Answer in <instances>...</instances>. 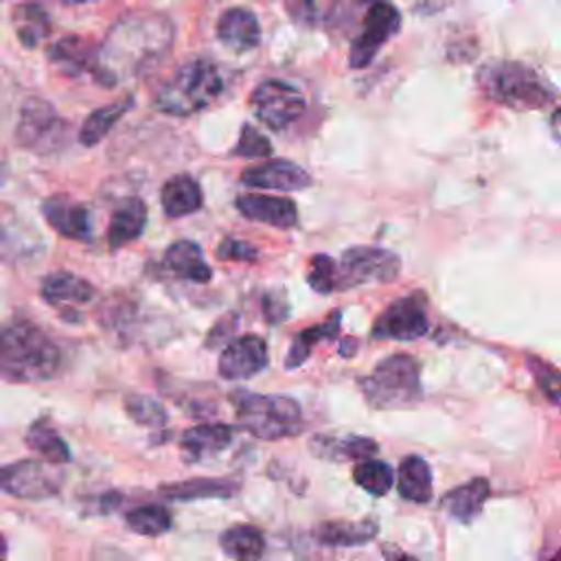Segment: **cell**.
<instances>
[{"mask_svg":"<svg viewBox=\"0 0 561 561\" xmlns=\"http://www.w3.org/2000/svg\"><path fill=\"white\" fill-rule=\"evenodd\" d=\"M401 24L399 11L390 2H377L368 9L364 31L353 39L348 50V66L364 68L373 61L379 46L390 39Z\"/></svg>","mask_w":561,"mask_h":561,"instance_id":"7c38bea8","label":"cell"},{"mask_svg":"<svg viewBox=\"0 0 561 561\" xmlns=\"http://www.w3.org/2000/svg\"><path fill=\"white\" fill-rule=\"evenodd\" d=\"M340 331V311H333L322 324H316V327H309L305 331H300L291 346H289V353L285 357V366L291 370V368H298L307 362V357L311 355V348L313 344L322 342V340H331L335 337Z\"/></svg>","mask_w":561,"mask_h":561,"instance_id":"4dcf8cb0","label":"cell"},{"mask_svg":"<svg viewBox=\"0 0 561 561\" xmlns=\"http://www.w3.org/2000/svg\"><path fill=\"white\" fill-rule=\"evenodd\" d=\"M379 533V526L375 519H362V522H324L313 530V537L320 546L329 548H353L364 546L370 539H375Z\"/></svg>","mask_w":561,"mask_h":561,"instance_id":"603a6c76","label":"cell"},{"mask_svg":"<svg viewBox=\"0 0 561 561\" xmlns=\"http://www.w3.org/2000/svg\"><path fill=\"white\" fill-rule=\"evenodd\" d=\"M355 346H357V340H344V344H342V351H340V353H342L344 357H348V355H353V353H355V351H353Z\"/></svg>","mask_w":561,"mask_h":561,"instance_id":"ee69618b","label":"cell"},{"mask_svg":"<svg viewBox=\"0 0 561 561\" xmlns=\"http://www.w3.org/2000/svg\"><path fill=\"white\" fill-rule=\"evenodd\" d=\"M217 256L224 259V261H245V263H252V261H256L259 252H256V248L252 243L239 241L234 237H228V239H224L219 243Z\"/></svg>","mask_w":561,"mask_h":561,"instance_id":"60d3db41","label":"cell"},{"mask_svg":"<svg viewBox=\"0 0 561 561\" xmlns=\"http://www.w3.org/2000/svg\"><path fill=\"white\" fill-rule=\"evenodd\" d=\"M557 557H559V559H561V550H559V552H557Z\"/></svg>","mask_w":561,"mask_h":561,"instance_id":"bcb514c9","label":"cell"},{"mask_svg":"<svg viewBox=\"0 0 561 561\" xmlns=\"http://www.w3.org/2000/svg\"><path fill=\"white\" fill-rule=\"evenodd\" d=\"M64 484V471L55 469L48 460H18L0 471V486L7 495L22 500H39L59 493Z\"/></svg>","mask_w":561,"mask_h":561,"instance_id":"9c48e42d","label":"cell"},{"mask_svg":"<svg viewBox=\"0 0 561 561\" xmlns=\"http://www.w3.org/2000/svg\"><path fill=\"white\" fill-rule=\"evenodd\" d=\"M217 37L230 50L243 53V50H250V48H254L259 44L261 26H259L256 15L250 9L234 7V9H228L219 18V22H217Z\"/></svg>","mask_w":561,"mask_h":561,"instance_id":"ffe728a7","label":"cell"},{"mask_svg":"<svg viewBox=\"0 0 561 561\" xmlns=\"http://www.w3.org/2000/svg\"><path fill=\"white\" fill-rule=\"evenodd\" d=\"M353 480L370 495H386L394 482L392 467L377 458H364L353 469Z\"/></svg>","mask_w":561,"mask_h":561,"instance_id":"836d02e7","label":"cell"},{"mask_svg":"<svg viewBox=\"0 0 561 561\" xmlns=\"http://www.w3.org/2000/svg\"><path fill=\"white\" fill-rule=\"evenodd\" d=\"M528 364H530V370L537 379V386L546 394V399L561 408V373L557 368L539 362V359H533V357L528 359Z\"/></svg>","mask_w":561,"mask_h":561,"instance_id":"ab89813d","label":"cell"},{"mask_svg":"<svg viewBox=\"0 0 561 561\" xmlns=\"http://www.w3.org/2000/svg\"><path fill=\"white\" fill-rule=\"evenodd\" d=\"M550 129H552V136L554 140L561 145V107H557L552 112V118H550Z\"/></svg>","mask_w":561,"mask_h":561,"instance_id":"7bdbcfd3","label":"cell"},{"mask_svg":"<svg viewBox=\"0 0 561 561\" xmlns=\"http://www.w3.org/2000/svg\"><path fill=\"white\" fill-rule=\"evenodd\" d=\"M267 346L259 335H241L228 342L219 355V375L230 381H241L259 375L267 366Z\"/></svg>","mask_w":561,"mask_h":561,"instance_id":"4fadbf2b","label":"cell"},{"mask_svg":"<svg viewBox=\"0 0 561 561\" xmlns=\"http://www.w3.org/2000/svg\"><path fill=\"white\" fill-rule=\"evenodd\" d=\"M202 202L204 199H202L199 184L186 173L169 178L160 191V204L164 215L169 217L191 215L202 208Z\"/></svg>","mask_w":561,"mask_h":561,"instance_id":"cb8c5ba5","label":"cell"},{"mask_svg":"<svg viewBox=\"0 0 561 561\" xmlns=\"http://www.w3.org/2000/svg\"><path fill=\"white\" fill-rule=\"evenodd\" d=\"M397 491L403 500L425 504L432 497V469L421 456H405L397 473Z\"/></svg>","mask_w":561,"mask_h":561,"instance_id":"d4e9b609","label":"cell"},{"mask_svg":"<svg viewBox=\"0 0 561 561\" xmlns=\"http://www.w3.org/2000/svg\"><path fill=\"white\" fill-rule=\"evenodd\" d=\"M147 224V206L140 197H125L110 217L107 243L112 250H118L136 241Z\"/></svg>","mask_w":561,"mask_h":561,"instance_id":"7402d4cb","label":"cell"},{"mask_svg":"<svg viewBox=\"0 0 561 561\" xmlns=\"http://www.w3.org/2000/svg\"><path fill=\"white\" fill-rule=\"evenodd\" d=\"M241 182L252 188L267 191H300L311 184V175L296 162L272 158L254 164L241 173Z\"/></svg>","mask_w":561,"mask_h":561,"instance_id":"9a60e30c","label":"cell"},{"mask_svg":"<svg viewBox=\"0 0 561 561\" xmlns=\"http://www.w3.org/2000/svg\"><path fill=\"white\" fill-rule=\"evenodd\" d=\"M237 484L230 480H210V478H193L175 484L162 486V495L171 500H199V497H230L234 495Z\"/></svg>","mask_w":561,"mask_h":561,"instance_id":"1f68e13d","label":"cell"},{"mask_svg":"<svg viewBox=\"0 0 561 561\" xmlns=\"http://www.w3.org/2000/svg\"><path fill=\"white\" fill-rule=\"evenodd\" d=\"M68 140V123L55 112V107L39 99L28 96L20 105L15 123V142L37 156H50L64 149Z\"/></svg>","mask_w":561,"mask_h":561,"instance_id":"52a82bcc","label":"cell"},{"mask_svg":"<svg viewBox=\"0 0 561 561\" xmlns=\"http://www.w3.org/2000/svg\"><path fill=\"white\" fill-rule=\"evenodd\" d=\"M399 270L401 259L394 252L375 245H353L337 261L340 289L364 283H392Z\"/></svg>","mask_w":561,"mask_h":561,"instance_id":"ba28073f","label":"cell"},{"mask_svg":"<svg viewBox=\"0 0 561 561\" xmlns=\"http://www.w3.org/2000/svg\"><path fill=\"white\" fill-rule=\"evenodd\" d=\"M42 215L50 228H55L61 237L90 243L92 241V224H90V210L64 195L48 197L42 204Z\"/></svg>","mask_w":561,"mask_h":561,"instance_id":"2e32d148","label":"cell"},{"mask_svg":"<svg viewBox=\"0 0 561 561\" xmlns=\"http://www.w3.org/2000/svg\"><path fill=\"white\" fill-rule=\"evenodd\" d=\"M362 394L377 410H397L412 405L421 397L419 364L414 357L394 353L381 359L370 375L359 379Z\"/></svg>","mask_w":561,"mask_h":561,"instance_id":"8992f818","label":"cell"},{"mask_svg":"<svg viewBox=\"0 0 561 561\" xmlns=\"http://www.w3.org/2000/svg\"><path fill=\"white\" fill-rule=\"evenodd\" d=\"M478 85L491 101L513 110H539L554 96L548 81L522 61H491L482 66L478 70Z\"/></svg>","mask_w":561,"mask_h":561,"instance_id":"277c9868","label":"cell"},{"mask_svg":"<svg viewBox=\"0 0 561 561\" xmlns=\"http://www.w3.org/2000/svg\"><path fill=\"white\" fill-rule=\"evenodd\" d=\"M224 85V75L210 59H191L160 85L153 105L169 116H188L210 105Z\"/></svg>","mask_w":561,"mask_h":561,"instance_id":"3957f363","label":"cell"},{"mask_svg":"<svg viewBox=\"0 0 561 561\" xmlns=\"http://www.w3.org/2000/svg\"><path fill=\"white\" fill-rule=\"evenodd\" d=\"M430 320L425 311V300L421 294L401 296L390 302L379 318L373 322V337L375 340H399L410 342L419 340L427 333Z\"/></svg>","mask_w":561,"mask_h":561,"instance_id":"8fae6325","label":"cell"},{"mask_svg":"<svg viewBox=\"0 0 561 561\" xmlns=\"http://www.w3.org/2000/svg\"><path fill=\"white\" fill-rule=\"evenodd\" d=\"M15 28L18 37L26 48L37 46L48 35V15L37 4H20L15 7Z\"/></svg>","mask_w":561,"mask_h":561,"instance_id":"e575fe53","label":"cell"},{"mask_svg":"<svg viewBox=\"0 0 561 561\" xmlns=\"http://www.w3.org/2000/svg\"><path fill=\"white\" fill-rule=\"evenodd\" d=\"M232 443V427L226 423H202L182 432L180 454L188 465L215 458Z\"/></svg>","mask_w":561,"mask_h":561,"instance_id":"e0dca14e","label":"cell"},{"mask_svg":"<svg viewBox=\"0 0 561 561\" xmlns=\"http://www.w3.org/2000/svg\"><path fill=\"white\" fill-rule=\"evenodd\" d=\"M309 451L316 458L346 462V460H364L377 454V443L370 436H329L316 434L309 438Z\"/></svg>","mask_w":561,"mask_h":561,"instance_id":"d6986e66","label":"cell"},{"mask_svg":"<svg viewBox=\"0 0 561 561\" xmlns=\"http://www.w3.org/2000/svg\"><path fill=\"white\" fill-rule=\"evenodd\" d=\"M125 412L138 423L147 427H160L167 423V410L164 405L147 394H129L125 397Z\"/></svg>","mask_w":561,"mask_h":561,"instance_id":"d590c367","label":"cell"},{"mask_svg":"<svg viewBox=\"0 0 561 561\" xmlns=\"http://www.w3.org/2000/svg\"><path fill=\"white\" fill-rule=\"evenodd\" d=\"M24 443L33 454H37L39 458H44L48 462L64 465L70 460V447L66 445V440L57 434V430L46 419H39L28 427Z\"/></svg>","mask_w":561,"mask_h":561,"instance_id":"83f0119b","label":"cell"},{"mask_svg":"<svg viewBox=\"0 0 561 561\" xmlns=\"http://www.w3.org/2000/svg\"><path fill=\"white\" fill-rule=\"evenodd\" d=\"M221 550L232 559H259L265 550L263 533L252 524H234L219 537Z\"/></svg>","mask_w":561,"mask_h":561,"instance_id":"f546056e","label":"cell"},{"mask_svg":"<svg viewBox=\"0 0 561 561\" xmlns=\"http://www.w3.org/2000/svg\"><path fill=\"white\" fill-rule=\"evenodd\" d=\"M263 313L267 316L270 322H278V320H285L287 318V305L283 298H276V296H265L263 298Z\"/></svg>","mask_w":561,"mask_h":561,"instance_id":"b9f144b4","label":"cell"},{"mask_svg":"<svg viewBox=\"0 0 561 561\" xmlns=\"http://www.w3.org/2000/svg\"><path fill=\"white\" fill-rule=\"evenodd\" d=\"M134 99L127 96V99H121V101H114V103H107L99 110H94L81 125L79 129V142L83 147H94L99 145L110 131L112 127L118 123V118H123V114L131 107Z\"/></svg>","mask_w":561,"mask_h":561,"instance_id":"f1b7e54d","label":"cell"},{"mask_svg":"<svg viewBox=\"0 0 561 561\" xmlns=\"http://www.w3.org/2000/svg\"><path fill=\"white\" fill-rule=\"evenodd\" d=\"M99 53H90V46L81 37H64L48 48V59L66 75H79L83 70H94Z\"/></svg>","mask_w":561,"mask_h":561,"instance_id":"4316f807","label":"cell"},{"mask_svg":"<svg viewBox=\"0 0 561 561\" xmlns=\"http://www.w3.org/2000/svg\"><path fill=\"white\" fill-rule=\"evenodd\" d=\"M125 524L136 535L158 537L171 528V513L160 504H145L127 511Z\"/></svg>","mask_w":561,"mask_h":561,"instance_id":"d6a6232c","label":"cell"},{"mask_svg":"<svg viewBox=\"0 0 561 561\" xmlns=\"http://www.w3.org/2000/svg\"><path fill=\"white\" fill-rule=\"evenodd\" d=\"M307 283L318 294H329L333 289H340V274L337 263L329 254H316L309 261L307 270Z\"/></svg>","mask_w":561,"mask_h":561,"instance_id":"8d00e7d4","label":"cell"},{"mask_svg":"<svg viewBox=\"0 0 561 561\" xmlns=\"http://www.w3.org/2000/svg\"><path fill=\"white\" fill-rule=\"evenodd\" d=\"M232 153L241 156V158H270L272 142L256 127L245 123L241 127V134H239V140H237Z\"/></svg>","mask_w":561,"mask_h":561,"instance_id":"f35d334b","label":"cell"},{"mask_svg":"<svg viewBox=\"0 0 561 561\" xmlns=\"http://www.w3.org/2000/svg\"><path fill=\"white\" fill-rule=\"evenodd\" d=\"M64 2H88V0H64Z\"/></svg>","mask_w":561,"mask_h":561,"instance_id":"f6af8a7d","label":"cell"},{"mask_svg":"<svg viewBox=\"0 0 561 561\" xmlns=\"http://www.w3.org/2000/svg\"><path fill=\"white\" fill-rule=\"evenodd\" d=\"M173 42V24L160 13H129L107 33L94 66V77L103 85L118 83L121 77H136L153 66Z\"/></svg>","mask_w":561,"mask_h":561,"instance_id":"6da1fadb","label":"cell"},{"mask_svg":"<svg viewBox=\"0 0 561 561\" xmlns=\"http://www.w3.org/2000/svg\"><path fill=\"white\" fill-rule=\"evenodd\" d=\"M39 291L44 302H48L50 307H57L61 318L72 322L79 320L77 307H83L94 298V287L85 278L72 272H53L44 276Z\"/></svg>","mask_w":561,"mask_h":561,"instance_id":"5bb4252c","label":"cell"},{"mask_svg":"<svg viewBox=\"0 0 561 561\" xmlns=\"http://www.w3.org/2000/svg\"><path fill=\"white\" fill-rule=\"evenodd\" d=\"M61 368V351L48 333L26 318H13L0 333V370L7 381L37 383Z\"/></svg>","mask_w":561,"mask_h":561,"instance_id":"7a4b0ae2","label":"cell"},{"mask_svg":"<svg viewBox=\"0 0 561 561\" xmlns=\"http://www.w3.org/2000/svg\"><path fill=\"white\" fill-rule=\"evenodd\" d=\"M162 270L175 278L195 283H208L213 278V270L206 265L199 245L186 239L173 241L167 248L162 256Z\"/></svg>","mask_w":561,"mask_h":561,"instance_id":"44dd1931","label":"cell"},{"mask_svg":"<svg viewBox=\"0 0 561 561\" xmlns=\"http://www.w3.org/2000/svg\"><path fill=\"white\" fill-rule=\"evenodd\" d=\"M285 4L289 15L305 26H318L327 22L335 9V0H285Z\"/></svg>","mask_w":561,"mask_h":561,"instance_id":"74e56055","label":"cell"},{"mask_svg":"<svg viewBox=\"0 0 561 561\" xmlns=\"http://www.w3.org/2000/svg\"><path fill=\"white\" fill-rule=\"evenodd\" d=\"M239 427L263 440L289 438L302 432V410L296 399L285 394L239 392L234 397Z\"/></svg>","mask_w":561,"mask_h":561,"instance_id":"5b68a950","label":"cell"},{"mask_svg":"<svg viewBox=\"0 0 561 561\" xmlns=\"http://www.w3.org/2000/svg\"><path fill=\"white\" fill-rule=\"evenodd\" d=\"M254 116L270 129H285L305 112V96L280 79H267L250 94Z\"/></svg>","mask_w":561,"mask_h":561,"instance_id":"30bf717a","label":"cell"},{"mask_svg":"<svg viewBox=\"0 0 561 561\" xmlns=\"http://www.w3.org/2000/svg\"><path fill=\"white\" fill-rule=\"evenodd\" d=\"M237 210L252 221H261L274 228H294L298 221V208L294 199L280 195L245 193L237 197Z\"/></svg>","mask_w":561,"mask_h":561,"instance_id":"ac0fdd59","label":"cell"},{"mask_svg":"<svg viewBox=\"0 0 561 561\" xmlns=\"http://www.w3.org/2000/svg\"><path fill=\"white\" fill-rule=\"evenodd\" d=\"M489 497V482L484 478H473L456 489H451L443 497V508L458 522H471L482 511Z\"/></svg>","mask_w":561,"mask_h":561,"instance_id":"484cf974","label":"cell"}]
</instances>
